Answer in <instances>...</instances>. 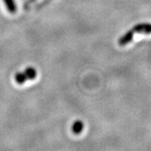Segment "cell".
I'll use <instances>...</instances> for the list:
<instances>
[{
	"label": "cell",
	"instance_id": "6da1fadb",
	"mask_svg": "<svg viewBox=\"0 0 151 151\" xmlns=\"http://www.w3.org/2000/svg\"><path fill=\"white\" fill-rule=\"evenodd\" d=\"M151 35V24L142 23L135 25L129 31L125 33L119 40V45L120 46H126L132 43L135 39H139L142 36H147Z\"/></svg>",
	"mask_w": 151,
	"mask_h": 151
},
{
	"label": "cell",
	"instance_id": "7a4b0ae2",
	"mask_svg": "<svg viewBox=\"0 0 151 151\" xmlns=\"http://www.w3.org/2000/svg\"><path fill=\"white\" fill-rule=\"evenodd\" d=\"M4 3L5 4L7 9L10 13H15L17 10V6L14 0H4Z\"/></svg>",
	"mask_w": 151,
	"mask_h": 151
},
{
	"label": "cell",
	"instance_id": "3957f363",
	"mask_svg": "<svg viewBox=\"0 0 151 151\" xmlns=\"http://www.w3.org/2000/svg\"><path fill=\"white\" fill-rule=\"evenodd\" d=\"M71 130H72V132H73L74 134H80L81 131L83 130V124H82V122H81V121H79V120L76 121L75 123L72 124Z\"/></svg>",
	"mask_w": 151,
	"mask_h": 151
},
{
	"label": "cell",
	"instance_id": "277c9868",
	"mask_svg": "<svg viewBox=\"0 0 151 151\" xmlns=\"http://www.w3.org/2000/svg\"><path fill=\"white\" fill-rule=\"evenodd\" d=\"M24 74L26 76L28 80H34L36 76H37V72H36V70L33 67H28L26 70L24 71Z\"/></svg>",
	"mask_w": 151,
	"mask_h": 151
},
{
	"label": "cell",
	"instance_id": "5b68a950",
	"mask_svg": "<svg viewBox=\"0 0 151 151\" xmlns=\"http://www.w3.org/2000/svg\"><path fill=\"white\" fill-rule=\"evenodd\" d=\"M27 77L24 74V72H18L15 75V81L18 84H24L27 81Z\"/></svg>",
	"mask_w": 151,
	"mask_h": 151
},
{
	"label": "cell",
	"instance_id": "8992f818",
	"mask_svg": "<svg viewBox=\"0 0 151 151\" xmlns=\"http://www.w3.org/2000/svg\"><path fill=\"white\" fill-rule=\"evenodd\" d=\"M30 1H35V0H30Z\"/></svg>",
	"mask_w": 151,
	"mask_h": 151
}]
</instances>
